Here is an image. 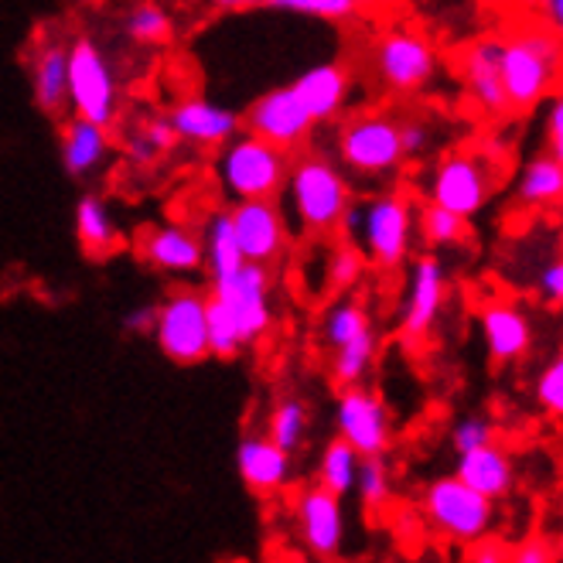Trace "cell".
Returning a JSON list of instances; mask_svg holds the SVG:
<instances>
[{
    "mask_svg": "<svg viewBox=\"0 0 563 563\" xmlns=\"http://www.w3.org/2000/svg\"><path fill=\"white\" fill-rule=\"evenodd\" d=\"M284 185L290 191L297 225H301L308 236L342 233L345 212L352 209V188L328 157L308 154L301 161H290Z\"/></svg>",
    "mask_w": 563,
    "mask_h": 563,
    "instance_id": "cell-1",
    "label": "cell"
},
{
    "mask_svg": "<svg viewBox=\"0 0 563 563\" xmlns=\"http://www.w3.org/2000/svg\"><path fill=\"white\" fill-rule=\"evenodd\" d=\"M560 35L543 27H522L503 42V86L512 110H533L556 86Z\"/></svg>",
    "mask_w": 563,
    "mask_h": 563,
    "instance_id": "cell-2",
    "label": "cell"
},
{
    "mask_svg": "<svg viewBox=\"0 0 563 563\" xmlns=\"http://www.w3.org/2000/svg\"><path fill=\"white\" fill-rule=\"evenodd\" d=\"M342 229L376 267L393 271L410 253L413 209L407 195H376L362 209H349Z\"/></svg>",
    "mask_w": 563,
    "mask_h": 563,
    "instance_id": "cell-3",
    "label": "cell"
},
{
    "mask_svg": "<svg viewBox=\"0 0 563 563\" xmlns=\"http://www.w3.org/2000/svg\"><path fill=\"white\" fill-rule=\"evenodd\" d=\"M339 154L345 168L362 178H386L396 175L404 164V141H400V117L373 110L358 113L342 126Z\"/></svg>",
    "mask_w": 563,
    "mask_h": 563,
    "instance_id": "cell-4",
    "label": "cell"
},
{
    "mask_svg": "<svg viewBox=\"0 0 563 563\" xmlns=\"http://www.w3.org/2000/svg\"><path fill=\"white\" fill-rule=\"evenodd\" d=\"M219 175L236 198H277L290 172V151L256 134L222 144Z\"/></svg>",
    "mask_w": 563,
    "mask_h": 563,
    "instance_id": "cell-5",
    "label": "cell"
},
{
    "mask_svg": "<svg viewBox=\"0 0 563 563\" xmlns=\"http://www.w3.org/2000/svg\"><path fill=\"white\" fill-rule=\"evenodd\" d=\"M495 185H499V175H495V157L465 147V151H454V154L441 157V164L434 168V178H430L427 195L434 206L472 219L488 202Z\"/></svg>",
    "mask_w": 563,
    "mask_h": 563,
    "instance_id": "cell-6",
    "label": "cell"
},
{
    "mask_svg": "<svg viewBox=\"0 0 563 563\" xmlns=\"http://www.w3.org/2000/svg\"><path fill=\"white\" fill-rule=\"evenodd\" d=\"M423 512H427L430 526H434L438 533H444L448 540L475 543L492 529L495 503L454 475V478H441L427 488Z\"/></svg>",
    "mask_w": 563,
    "mask_h": 563,
    "instance_id": "cell-7",
    "label": "cell"
},
{
    "mask_svg": "<svg viewBox=\"0 0 563 563\" xmlns=\"http://www.w3.org/2000/svg\"><path fill=\"white\" fill-rule=\"evenodd\" d=\"M69 110L99 126L117 123V79L107 55L92 38L69 45Z\"/></svg>",
    "mask_w": 563,
    "mask_h": 563,
    "instance_id": "cell-8",
    "label": "cell"
},
{
    "mask_svg": "<svg viewBox=\"0 0 563 563\" xmlns=\"http://www.w3.org/2000/svg\"><path fill=\"white\" fill-rule=\"evenodd\" d=\"M154 339L161 352L178 366H195L209 358V328H206V294L175 290L164 297L154 318Z\"/></svg>",
    "mask_w": 563,
    "mask_h": 563,
    "instance_id": "cell-9",
    "label": "cell"
},
{
    "mask_svg": "<svg viewBox=\"0 0 563 563\" xmlns=\"http://www.w3.org/2000/svg\"><path fill=\"white\" fill-rule=\"evenodd\" d=\"M216 301L229 311V318L236 321L243 345L260 342L274 324L271 311V267H260V263H243L240 271L216 277L212 290Z\"/></svg>",
    "mask_w": 563,
    "mask_h": 563,
    "instance_id": "cell-10",
    "label": "cell"
},
{
    "mask_svg": "<svg viewBox=\"0 0 563 563\" xmlns=\"http://www.w3.org/2000/svg\"><path fill=\"white\" fill-rule=\"evenodd\" d=\"M376 76L386 92L393 96H413L420 92L438 69V52L420 31L396 27L379 38L376 45Z\"/></svg>",
    "mask_w": 563,
    "mask_h": 563,
    "instance_id": "cell-11",
    "label": "cell"
},
{
    "mask_svg": "<svg viewBox=\"0 0 563 563\" xmlns=\"http://www.w3.org/2000/svg\"><path fill=\"white\" fill-rule=\"evenodd\" d=\"M236 243L250 263L274 267L287 253V225L274 198H240V206L229 212Z\"/></svg>",
    "mask_w": 563,
    "mask_h": 563,
    "instance_id": "cell-12",
    "label": "cell"
},
{
    "mask_svg": "<svg viewBox=\"0 0 563 563\" xmlns=\"http://www.w3.org/2000/svg\"><path fill=\"white\" fill-rule=\"evenodd\" d=\"M246 126H250V134H256L263 141H271L284 151H297L311 137L314 120L305 110L301 99H297L294 86H284V89H271L267 96L256 99L250 107Z\"/></svg>",
    "mask_w": 563,
    "mask_h": 563,
    "instance_id": "cell-13",
    "label": "cell"
},
{
    "mask_svg": "<svg viewBox=\"0 0 563 563\" xmlns=\"http://www.w3.org/2000/svg\"><path fill=\"white\" fill-rule=\"evenodd\" d=\"M339 438L349 441L358 457H373L389 448V417L376 393L345 386L339 396Z\"/></svg>",
    "mask_w": 563,
    "mask_h": 563,
    "instance_id": "cell-14",
    "label": "cell"
},
{
    "mask_svg": "<svg viewBox=\"0 0 563 563\" xmlns=\"http://www.w3.org/2000/svg\"><path fill=\"white\" fill-rule=\"evenodd\" d=\"M297 526H301L305 547L314 556H321V560L335 556L342 550V537H345L339 495H331L321 485L301 492V499H297Z\"/></svg>",
    "mask_w": 563,
    "mask_h": 563,
    "instance_id": "cell-15",
    "label": "cell"
},
{
    "mask_svg": "<svg viewBox=\"0 0 563 563\" xmlns=\"http://www.w3.org/2000/svg\"><path fill=\"white\" fill-rule=\"evenodd\" d=\"M444 294H448V280H444L441 260L420 256L413 263V280H410V294H407V305H404V321H400L404 339L417 342L427 335L430 328H434L441 305H444Z\"/></svg>",
    "mask_w": 563,
    "mask_h": 563,
    "instance_id": "cell-16",
    "label": "cell"
},
{
    "mask_svg": "<svg viewBox=\"0 0 563 563\" xmlns=\"http://www.w3.org/2000/svg\"><path fill=\"white\" fill-rule=\"evenodd\" d=\"M168 120L175 126L178 141H188L198 147H222V144L233 141L243 126V120L233 110L209 103V99H195V96L181 99Z\"/></svg>",
    "mask_w": 563,
    "mask_h": 563,
    "instance_id": "cell-17",
    "label": "cell"
},
{
    "mask_svg": "<svg viewBox=\"0 0 563 563\" xmlns=\"http://www.w3.org/2000/svg\"><path fill=\"white\" fill-rule=\"evenodd\" d=\"M465 86L482 113L503 117L509 110L503 86V38H482L465 52Z\"/></svg>",
    "mask_w": 563,
    "mask_h": 563,
    "instance_id": "cell-18",
    "label": "cell"
},
{
    "mask_svg": "<svg viewBox=\"0 0 563 563\" xmlns=\"http://www.w3.org/2000/svg\"><path fill=\"white\" fill-rule=\"evenodd\" d=\"M141 256L151 263L154 271L164 274H191L202 267L206 250L191 229L185 225H157L141 240Z\"/></svg>",
    "mask_w": 563,
    "mask_h": 563,
    "instance_id": "cell-19",
    "label": "cell"
},
{
    "mask_svg": "<svg viewBox=\"0 0 563 563\" xmlns=\"http://www.w3.org/2000/svg\"><path fill=\"white\" fill-rule=\"evenodd\" d=\"M31 82H35V103L45 117H62L69 110V45L42 42L31 58Z\"/></svg>",
    "mask_w": 563,
    "mask_h": 563,
    "instance_id": "cell-20",
    "label": "cell"
},
{
    "mask_svg": "<svg viewBox=\"0 0 563 563\" xmlns=\"http://www.w3.org/2000/svg\"><path fill=\"white\" fill-rule=\"evenodd\" d=\"M236 468L246 488L274 495L290 482V451L277 448L271 438H246L236 451Z\"/></svg>",
    "mask_w": 563,
    "mask_h": 563,
    "instance_id": "cell-21",
    "label": "cell"
},
{
    "mask_svg": "<svg viewBox=\"0 0 563 563\" xmlns=\"http://www.w3.org/2000/svg\"><path fill=\"white\" fill-rule=\"evenodd\" d=\"M294 92L305 103V110L311 113L314 123L335 120L339 110L345 107V99H349V73H345V65H339V62L314 65V69H308L305 76H297Z\"/></svg>",
    "mask_w": 563,
    "mask_h": 563,
    "instance_id": "cell-22",
    "label": "cell"
},
{
    "mask_svg": "<svg viewBox=\"0 0 563 563\" xmlns=\"http://www.w3.org/2000/svg\"><path fill=\"white\" fill-rule=\"evenodd\" d=\"M457 478L495 503V499H503V495L512 492V478H516L512 457L495 441H488L482 448L457 454Z\"/></svg>",
    "mask_w": 563,
    "mask_h": 563,
    "instance_id": "cell-23",
    "label": "cell"
},
{
    "mask_svg": "<svg viewBox=\"0 0 563 563\" xmlns=\"http://www.w3.org/2000/svg\"><path fill=\"white\" fill-rule=\"evenodd\" d=\"M110 154V126L73 117L62 126V164L73 178H89Z\"/></svg>",
    "mask_w": 563,
    "mask_h": 563,
    "instance_id": "cell-24",
    "label": "cell"
},
{
    "mask_svg": "<svg viewBox=\"0 0 563 563\" xmlns=\"http://www.w3.org/2000/svg\"><path fill=\"white\" fill-rule=\"evenodd\" d=\"M482 331H485V345L495 362H516L529 352L533 342V324L529 318L512 308V305H492L482 314Z\"/></svg>",
    "mask_w": 563,
    "mask_h": 563,
    "instance_id": "cell-25",
    "label": "cell"
},
{
    "mask_svg": "<svg viewBox=\"0 0 563 563\" xmlns=\"http://www.w3.org/2000/svg\"><path fill=\"white\" fill-rule=\"evenodd\" d=\"M76 236L86 256L92 260H107L110 253H117L120 246V233L117 222L110 216V209L103 206V198L96 195H82L76 206Z\"/></svg>",
    "mask_w": 563,
    "mask_h": 563,
    "instance_id": "cell-26",
    "label": "cell"
},
{
    "mask_svg": "<svg viewBox=\"0 0 563 563\" xmlns=\"http://www.w3.org/2000/svg\"><path fill=\"white\" fill-rule=\"evenodd\" d=\"M560 195H563V161L550 154L529 161L522 185H519V202L543 209V206L560 202Z\"/></svg>",
    "mask_w": 563,
    "mask_h": 563,
    "instance_id": "cell-27",
    "label": "cell"
},
{
    "mask_svg": "<svg viewBox=\"0 0 563 563\" xmlns=\"http://www.w3.org/2000/svg\"><path fill=\"white\" fill-rule=\"evenodd\" d=\"M202 250H206V260H209V274H212V280H216V277H225V274H233V271H240L243 263H246V256H243V250H240V243H236V233H233V222H229V212L212 216V222H209V229H206V243H202Z\"/></svg>",
    "mask_w": 563,
    "mask_h": 563,
    "instance_id": "cell-28",
    "label": "cell"
},
{
    "mask_svg": "<svg viewBox=\"0 0 563 563\" xmlns=\"http://www.w3.org/2000/svg\"><path fill=\"white\" fill-rule=\"evenodd\" d=\"M355 472H358V451L349 441L335 438L321 454L318 485L342 499V495H349L355 488Z\"/></svg>",
    "mask_w": 563,
    "mask_h": 563,
    "instance_id": "cell-29",
    "label": "cell"
},
{
    "mask_svg": "<svg viewBox=\"0 0 563 563\" xmlns=\"http://www.w3.org/2000/svg\"><path fill=\"white\" fill-rule=\"evenodd\" d=\"M417 222H420V236L427 240V246H454V243H465L472 236V225L465 216L441 209L434 202L420 209Z\"/></svg>",
    "mask_w": 563,
    "mask_h": 563,
    "instance_id": "cell-30",
    "label": "cell"
},
{
    "mask_svg": "<svg viewBox=\"0 0 563 563\" xmlns=\"http://www.w3.org/2000/svg\"><path fill=\"white\" fill-rule=\"evenodd\" d=\"M335 366H331V373H335L339 386H358L362 379H366L369 366H373V355H376V335L373 331H366V335H358L345 345L335 349Z\"/></svg>",
    "mask_w": 563,
    "mask_h": 563,
    "instance_id": "cell-31",
    "label": "cell"
},
{
    "mask_svg": "<svg viewBox=\"0 0 563 563\" xmlns=\"http://www.w3.org/2000/svg\"><path fill=\"white\" fill-rule=\"evenodd\" d=\"M366 331H373V321L366 314V308L355 305V301H342L335 305L328 314H324V342L331 349H339L358 335H366Z\"/></svg>",
    "mask_w": 563,
    "mask_h": 563,
    "instance_id": "cell-32",
    "label": "cell"
},
{
    "mask_svg": "<svg viewBox=\"0 0 563 563\" xmlns=\"http://www.w3.org/2000/svg\"><path fill=\"white\" fill-rule=\"evenodd\" d=\"M206 328H209V355H219V358L240 355V349H243L240 328L212 294H206Z\"/></svg>",
    "mask_w": 563,
    "mask_h": 563,
    "instance_id": "cell-33",
    "label": "cell"
},
{
    "mask_svg": "<svg viewBox=\"0 0 563 563\" xmlns=\"http://www.w3.org/2000/svg\"><path fill=\"white\" fill-rule=\"evenodd\" d=\"M126 35L134 42H141V45H164V42H172V35H175V21H172L168 11L157 8V4H137L126 18Z\"/></svg>",
    "mask_w": 563,
    "mask_h": 563,
    "instance_id": "cell-34",
    "label": "cell"
},
{
    "mask_svg": "<svg viewBox=\"0 0 563 563\" xmlns=\"http://www.w3.org/2000/svg\"><path fill=\"white\" fill-rule=\"evenodd\" d=\"M308 434V410L301 400H284L277 404V410L271 413V430H267V438L284 448V451H297L301 448Z\"/></svg>",
    "mask_w": 563,
    "mask_h": 563,
    "instance_id": "cell-35",
    "label": "cell"
},
{
    "mask_svg": "<svg viewBox=\"0 0 563 563\" xmlns=\"http://www.w3.org/2000/svg\"><path fill=\"white\" fill-rule=\"evenodd\" d=\"M355 485H358V495H362V503H366V509H383L393 499V478H389L383 454L358 457Z\"/></svg>",
    "mask_w": 563,
    "mask_h": 563,
    "instance_id": "cell-36",
    "label": "cell"
},
{
    "mask_svg": "<svg viewBox=\"0 0 563 563\" xmlns=\"http://www.w3.org/2000/svg\"><path fill=\"white\" fill-rule=\"evenodd\" d=\"M362 271H366V253L345 240L335 246V253H331V260H328V287L349 290L352 284L362 280Z\"/></svg>",
    "mask_w": 563,
    "mask_h": 563,
    "instance_id": "cell-37",
    "label": "cell"
},
{
    "mask_svg": "<svg viewBox=\"0 0 563 563\" xmlns=\"http://www.w3.org/2000/svg\"><path fill=\"white\" fill-rule=\"evenodd\" d=\"M271 8L321 18V21H345L355 14V0H271Z\"/></svg>",
    "mask_w": 563,
    "mask_h": 563,
    "instance_id": "cell-38",
    "label": "cell"
},
{
    "mask_svg": "<svg viewBox=\"0 0 563 563\" xmlns=\"http://www.w3.org/2000/svg\"><path fill=\"white\" fill-rule=\"evenodd\" d=\"M537 400L547 413H563V358H553L537 383Z\"/></svg>",
    "mask_w": 563,
    "mask_h": 563,
    "instance_id": "cell-39",
    "label": "cell"
},
{
    "mask_svg": "<svg viewBox=\"0 0 563 563\" xmlns=\"http://www.w3.org/2000/svg\"><path fill=\"white\" fill-rule=\"evenodd\" d=\"M451 441H454V451H457V454H465V451H472V448H482V444L495 441V427H492L485 417H465V420H461V423L454 427Z\"/></svg>",
    "mask_w": 563,
    "mask_h": 563,
    "instance_id": "cell-40",
    "label": "cell"
},
{
    "mask_svg": "<svg viewBox=\"0 0 563 563\" xmlns=\"http://www.w3.org/2000/svg\"><path fill=\"white\" fill-rule=\"evenodd\" d=\"M141 134V141L161 157V154H168L175 144H178V134H175V126H172V120L168 117H151V120H144V126L137 130Z\"/></svg>",
    "mask_w": 563,
    "mask_h": 563,
    "instance_id": "cell-41",
    "label": "cell"
},
{
    "mask_svg": "<svg viewBox=\"0 0 563 563\" xmlns=\"http://www.w3.org/2000/svg\"><path fill=\"white\" fill-rule=\"evenodd\" d=\"M400 141H404V154H423L430 144V126L423 120H400Z\"/></svg>",
    "mask_w": 563,
    "mask_h": 563,
    "instance_id": "cell-42",
    "label": "cell"
},
{
    "mask_svg": "<svg viewBox=\"0 0 563 563\" xmlns=\"http://www.w3.org/2000/svg\"><path fill=\"white\" fill-rule=\"evenodd\" d=\"M509 560H516V563H550V560H556V553L550 550L547 540L533 537V540L519 543V550H509Z\"/></svg>",
    "mask_w": 563,
    "mask_h": 563,
    "instance_id": "cell-43",
    "label": "cell"
},
{
    "mask_svg": "<svg viewBox=\"0 0 563 563\" xmlns=\"http://www.w3.org/2000/svg\"><path fill=\"white\" fill-rule=\"evenodd\" d=\"M547 144L553 147V157L563 161V103L553 99L550 117H547Z\"/></svg>",
    "mask_w": 563,
    "mask_h": 563,
    "instance_id": "cell-44",
    "label": "cell"
},
{
    "mask_svg": "<svg viewBox=\"0 0 563 563\" xmlns=\"http://www.w3.org/2000/svg\"><path fill=\"white\" fill-rule=\"evenodd\" d=\"M540 294L547 297L550 305H560V297H563V267H560V263H550V267H543Z\"/></svg>",
    "mask_w": 563,
    "mask_h": 563,
    "instance_id": "cell-45",
    "label": "cell"
},
{
    "mask_svg": "<svg viewBox=\"0 0 563 563\" xmlns=\"http://www.w3.org/2000/svg\"><path fill=\"white\" fill-rule=\"evenodd\" d=\"M154 318H157V308H134V311L123 314V328L126 331H151Z\"/></svg>",
    "mask_w": 563,
    "mask_h": 563,
    "instance_id": "cell-46",
    "label": "cell"
},
{
    "mask_svg": "<svg viewBox=\"0 0 563 563\" xmlns=\"http://www.w3.org/2000/svg\"><path fill=\"white\" fill-rule=\"evenodd\" d=\"M540 4V18H543V24L550 27V31H563V0H537Z\"/></svg>",
    "mask_w": 563,
    "mask_h": 563,
    "instance_id": "cell-47",
    "label": "cell"
},
{
    "mask_svg": "<svg viewBox=\"0 0 563 563\" xmlns=\"http://www.w3.org/2000/svg\"><path fill=\"white\" fill-rule=\"evenodd\" d=\"M488 550H468V556L475 563H506L509 560V550H503V543H485Z\"/></svg>",
    "mask_w": 563,
    "mask_h": 563,
    "instance_id": "cell-48",
    "label": "cell"
},
{
    "mask_svg": "<svg viewBox=\"0 0 563 563\" xmlns=\"http://www.w3.org/2000/svg\"><path fill=\"white\" fill-rule=\"evenodd\" d=\"M222 11H253V8H271V0H212Z\"/></svg>",
    "mask_w": 563,
    "mask_h": 563,
    "instance_id": "cell-49",
    "label": "cell"
},
{
    "mask_svg": "<svg viewBox=\"0 0 563 563\" xmlns=\"http://www.w3.org/2000/svg\"><path fill=\"white\" fill-rule=\"evenodd\" d=\"M379 4H383V0H355V11H373Z\"/></svg>",
    "mask_w": 563,
    "mask_h": 563,
    "instance_id": "cell-50",
    "label": "cell"
}]
</instances>
